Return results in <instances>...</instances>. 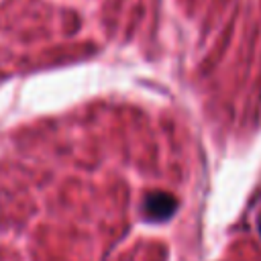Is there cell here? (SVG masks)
I'll return each mask as SVG.
<instances>
[{
    "instance_id": "6da1fadb",
    "label": "cell",
    "mask_w": 261,
    "mask_h": 261,
    "mask_svg": "<svg viewBox=\"0 0 261 261\" xmlns=\"http://www.w3.org/2000/svg\"><path fill=\"white\" fill-rule=\"evenodd\" d=\"M175 208H177V200L173 194L167 192H151L143 202V212L151 220H167L169 216H173Z\"/></svg>"
},
{
    "instance_id": "7a4b0ae2",
    "label": "cell",
    "mask_w": 261,
    "mask_h": 261,
    "mask_svg": "<svg viewBox=\"0 0 261 261\" xmlns=\"http://www.w3.org/2000/svg\"><path fill=\"white\" fill-rule=\"evenodd\" d=\"M259 230H261V218H259Z\"/></svg>"
}]
</instances>
